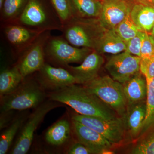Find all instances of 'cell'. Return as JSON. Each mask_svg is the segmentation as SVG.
Returning <instances> with one entry per match:
<instances>
[{
  "label": "cell",
  "instance_id": "1",
  "mask_svg": "<svg viewBox=\"0 0 154 154\" xmlns=\"http://www.w3.org/2000/svg\"><path fill=\"white\" fill-rule=\"evenodd\" d=\"M48 96L51 100L68 105L81 115L108 120L117 117L114 110L84 86L74 84L52 91Z\"/></svg>",
  "mask_w": 154,
  "mask_h": 154
},
{
  "label": "cell",
  "instance_id": "2",
  "mask_svg": "<svg viewBox=\"0 0 154 154\" xmlns=\"http://www.w3.org/2000/svg\"><path fill=\"white\" fill-rule=\"evenodd\" d=\"M38 33L61 31L62 24L50 0H28L25 9L14 23Z\"/></svg>",
  "mask_w": 154,
  "mask_h": 154
},
{
  "label": "cell",
  "instance_id": "3",
  "mask_svg": "<svg viewBox=\"0 0 154 154\" xmlns=\"http://www.w3.org/2000/svg\"><path fill=\"white\" fill-rule=\"evenodd\" d=\"M31 75L24 78L15 91L1 98V113L36 108L44 102L46 96L44 88L37 75Z\"/></svg>",
  "mask_w": 154,
  "mask_h": 154
},
{
  "label": "cell",
  "instance_id": "4",
  "mask_svg": "<svg viewBox=\"0 0 154 154\" xmlns=\"http://www.w3.org/2000/svg\"><path fill=\"white\" fill-rule=\"evenodd\" d=\"M84 86L101 101L122 117L127 108V102L122 84L109 76L96 77Z\"/></svg>",
  "mask_w": 154,
  "mask_h": 154
},
{
  "label": "cell",
  "instance_id": "5",
  "mask_svg": "<svg viewBox=\"0 0 154 154\" xmlns=\"http://www.w3.org/2000/svg\"><path fill=\"white\" fill-rule=\"evenodd\" d=\"M99 20L75 17L63 25L61 30L64 38L75 47L94 50L102 32Z\"/></svg>",
  "mask_w": 154,
  "mask_h": 154
},
{
  "label": "cell",
  "instance_id": "6",
  "mask_svg": "<svg viewBox=\"0 0 154 154\" xmlns=\"http://www.w3.org/2000/svg\"><path fill=\"white\" fill-rule=\"evenodd\" d=\"M93 51L87 48H78L70 44L62 35H51L45 45V60L64 68L70 63H82Z\"/></svg>",
  "mask_w": 154,
  "mask_h": 154
},
{
  "label": "cell",
  "instance_id": "7",
  "mask_svg": "<svg viewBox=\"0 0 154 154\" xmlns=\"http://www.w3.org/2000/svg\"><path fill=\"white\" fill-rule=\"evenodd\" d=\"M60 104L50 99L35 108L33 113L28 116L19 131L17 140L11 149L10 154H27L33 143L34 133L39 125L50 111L60 106Z\"/></svg>",
  "mask_w": 154,
  "mask_h": 154
},
{
  "label": "cell",
  "instance_id": "8",
  "mask_svg": "<svg viewBox=\"0 0 154 154\" xmlns=\"http://www.w3.org/2000/svg\"><path fill=\"white\" fill-rule=\"evenodd\" d=\"M51 31L39 34L37 38L20 54L15 64L23 78L38 72L45 63V47Z\"/></svg>",
  "mask_w": 154,
  "mask_h": 154
},
{
  "label": "cell",
  "instance_id": "9",
  "mask_svg": "<svg viewBox=\"0 0 154 154\" xmlns=\"http://www.w3.org/2000/svg\"><path fill=\"white\" fill-rule=\"evenodd\" d=\"M71 119L96 131L106 138L112 145L121 142L126 130L122 117L108 120L96 116L77 113L72 115Z\"/></svg>",
  "mask_w": 154,
  "mask_h": 154
},
{
  "label": "cell",
  "instance_id": "10",
  "mask_svg": "<svg viewBox=\"0 0 154 154\" xmlns=\"http://www.w3.org/2000/svg\"><path fill=\"white\" fill-rule=\"evenodd\" d=\"M140 57L124 51L111 57L105 68L113 79L123 84L140 72Z\"/></svg>",
  "mask_w": 154,
  "mask_h": 154
},
{
  "label": "cell",
  "instance_id": "11",
  "mask_svg": "<svg viewBox=\"0 0 154 154\" xmlns=\"http://www.w3.org/2000/svg\"><path fill=\"white\" fill-rule=\"evenodd\" d=\"M1 28L5 40L17 58L40 33L16 23L1 24Z\"/></svg>",
  "mask_w": 154,
  "mask_h": 154
},
{
  "label": "cell",
  "instance_id": "12",
  "mask_svg": "<svg viewBox=\"0 0 154 154\" xmlns=\"http://www.w3.org/2000/svg\"><path fill=\"white\" fill-rule=\"evenodd\" d=\"M102 8L99 21L105 30L115 29L130 15L133 3L129 0H101Z\"/></svg>",
  "mask_w": 154,
  "mask_h": 154
},
{
  "label": "cell",
  "instance_id": "13",
  "mask_svg": "<svg viewBox=\"0 0 154 154\" xmlns=\"http://www.w3.org/2000/svg\"><path fill=\"white\" fill-rule=\"evenodd\" d=\"M73 130L78 141L91 149L95 154H112L113 145L106 138L89 127L72 119Z\"/></svg>",
  "mask_w": 154,
  "mask_h": 154
},
{
  "label": "cell",
  "instance_id": "14",
  "mask_svg": "<svg viewBox=\"0 0 154 154\" xmlns=\"http://www.w3.org/2000/svg\"><path fill=\"white\" fill-rule=\"evenodd\" d=\"M36 75L44 88L52 91L77 84L75 77L67 69L53 66L47 63L37 72Z\"/></svg>",
  "mask_w": 154,
  "mask_h": 154
},
{
  "label": "cell",
  "instance_id": "15",
  "mask_svg": "<svg viewBox=\"0 0 154 154\" xmlns=\"http://www.w3.org/2000/svg\"><path fill=\"white\" fill-rule=\"evenodd\" d=\"M104 62L101 54L93 51L77 66L65 67L75 77L77 84L85 85L98 76V72Z\"/></svg>",
  "mask_w": 154,
  "mask_h": 154
},
{
  "label": "cell",
  "instance_id": "16",
  "mask_svg": "<svg viewBox=\"0 0 154 154\" xmlns=\"http://www.w3.org/2000/svg\"><path fill=\"white\" fill-rule=\"evenodd\" d=\"M146 102L143 101L127 106L126 113L122 116L126 130L133 138L138 137L146 114Z\"/></svg>",
  "mask_w": 154,
  "mask_h": 154
},
{
  "label": "cell",
  "instance_id": "17",
  "mask_svg": "<svg viewBox=\"0 0 154 154\" xmlns=\"http://www.w3.org/2000/svg\"><path fill=\"white\" fill-rule=\"evenodd\" d=\"M122 85L127 102V106L146 100V79L140 72Z\"/></svg>",
  "mask_w": 154,
  "mask_h": 154
},
{
  "label": "cell",
  "instance_id": "18",
  "mask_svg": "<svg viewBox=\"0 0 154 154\" xmlns=\"http://www.w3.org/2000/svg\"><path fill=\"white\" fill-rule=\"evenodd\" d=\"M105 30L96 42L94 50L100 54H116L125 51L126 42L119 36L115 29Z\"/></svg>",
  "mask_w": 154,
  "mask_h": 154
},
{
  "label": "cell",
  "instance_id": "19",
  "mask_svg": "<svg viewBox=\"0 0 154 154\" xmlns=\"http://www.w3.org/2000/svg\"><path fill=\"white\" fill-rule=\"evenodd\" d=\"M72 128V124L67 119H61L47 130L45 135V141L53 146H63L70 139Z\"/></svg>",
  "mask_w": 154,
  "mask_h": 154
},
{
  "label": "cell",
  "instance_id": "20",
  "mask_svg": "<svg viewBox=\"0 0 154 154\" xmlns=\"http://www.w3.org/2000/svg\"><path fill=\"white\" fill-rule=\"evenodd\" d=\"M130 16L142 31L149 32L154 25V7L138 2L135 3Z\"/></svg>",
  "mask_w": 154,
  "mask_h": 154
},
{
  "label": "cell",
  "instance_id": "21",
  "mask_svg": "<svg viewBox=\"0 0 154 154\" xmlns=\"http://www.w3.org/2000/svg\"><path fill=\"white\" fill-rule=\"evenodd\" d=\"M23 79L24 78L16 64L3 69L0 74L1 98L15 91Z\"/></svg>",
  "mask_w": 154,
  "mask_h": 154
},
{
  "label": "cell",
  "instance_id": "22",
  "mask_svg": "<svg viewBox=\"0 0 154 154\" xmlns=\"http://www.w3.org/2000/svg\"><path fill=\"white\" fill-rule=\"evenodd\" d=\"M147 95L146 114L142 128L138 138L154 134V78L146 79Z\"/></svg>",
  "mask_w": 154,
  "mask_h": 154
},
{
  "label": "cell",
  "instance_id": "23",
  "mask_svg": "<svg viewBox=\"0 0 154 154\" xmlns=\"http://www.w3.org/2000/svg\"><path fill=\"white\" fill-rule=\"evenodd\" d=\"M22 113L14 118L0 137V154H5L8 152L17 134L24 125L28 115Z\"/></svg>",
  "mask_w": 154,
  "mask_h": 154
},
{
  "label": "cell",
  "instance_id": "24",
  "mask_svg": "<svg viewBox=\"0 0 154 154\" xmlns=\"http://www.w3.org/2000/svg\"><path fill=\"white\" fill-rule=\"evenodd\" d=\"M28 0H5L0 9L1 24L14 23L25 9Z\"/></svg>",
  "mask_w": 154,
  "mask_h": 154
},
{
  "label": "cell",
  "instance_id": "25",
  "mask_svg": "<svg viewBox=\"0 0 154 154\" xmlns=\"http://www.w3.org/2000/svg\"><path fill=\"white\" fill-rule=\"evenodd\" d=\"M76 17L87 19L99 18L102 8L101 0H72Z\"/></svg>",
  "mask_w": 154,
  "mask_h": 154
},
{
  "label": "cell",
  "instance_id": "26",
  "mask_svg": "<svg viewBox=\"0 0 154 154\" xmlns=\"http://www.w3.org/2000/svg\"><path fill=\"white\" fill-rule=\"evenodd\" d=\"M63 26L76 17L72 0H50Z\"/></svg>",
  "mask_w": 154,
  "mask_h": 154
},
{
  "label": "cell",
  "instance_id": "27",
  "mask_svg": "<svg viewBox=\"0 0 154 154\" xmlns=\"http://www.w3.org/2000/svg\"><path fill=\"white\" fill-rule=\"evenodd\" d=\"M114 29L119 36L125 42L134 38L140 31H141L133 22L130 15Z\"/></svg>",
  "mask_w": 154,
  "mask_h": 154
},
{
  "label": "cell",
  "instance_id": "28",
  "mask_svg": "<svg viewBox=\"0 0 154 154\" xmlns=\"http://www.w3.org/2000/svg\"><path fill=\"white\" fill-rule=\"evenodd\" d=\"M131 153L154 154V134L141 140L133 148Z\"/></svg>",
  "mask_w": 154,
  "mask_h": 154
},
{
  "label": "cell",
  "instance_id": "29",
  "mask_svg": "<svg viewBox=\"0 0 154 154\" xmlns=\"http://www.w3.org/2000/svg\"><path fill=\"white\" fill-rule=\"evenodd\" d=\"M145 32L140 31L137 35L126 42V48L125 51L131 54L140 57L141 49L144 36Z\"/></svg>",
  "mask_w": 154,
  "mask_h": 154
},
{
  "label": "cell",
  "instance_id": "30",
  "mask_svg": "<svg viewBox=\"0 0 154 154\" xmlns=\"http://www.w3.org/2000/svg\"><path fill=\"white\" fill-rule=\"evenodd\" d=\"M154 54V37L145 32L141 49L140 58H147Z\"/></svg>",
  "mask_w": 154,
  "mask_h": 154
},
{
  "label": "cell",
  "instance_id": "31",
  "mask_svg": "<svg viewBox=\"0 0 154 154\" xmlns=\"http://www.w3.org/2000/svg\"><path fill=\"white\" fill-rule=\"evenodd\" d=\"M140 70L146 79L154 78V54L147 58H141Z\"/></svg>",
  "mask_w": 154,
  "mask_h": 154
},
{
  "label": "cell",
  "instance_id": "32",
  "mask_svg": "<svg viewBox=\"0 0 154 154\" xmlns=\"http://www.w3.org/2000/svg\"><path fill=\"white\" fill-rule=\"evenodd\" d=\"M67 153L69 154H93L91 149L83 144L79 142L75 143L70 146Z\"/></svg>",
  "mask_w": 154,
  "mask_h": 154
},
{
  "label": "cell",
  "instance_id": "33",
  "mask_svg": "<svg viewBox=\"0 0 154 154\" xmlns=\"http://www.w3.org/2000/svg\"><path fill=\"white\" fill-rule=\"evenodd\" d=\"M140 2L154 7V0H137Z\"/></svg>",
  "mask_w": 154,
  "mask_h": 154
},
{
  "label": "cell",
  "instance_id": "34",
  "mask_svg": "<svg viewBox=\"0 0 154 154\" xmlns=\"http://www.w3.org/2000/svg\"><path fill=\"white\" fill-rule=\"evenodd\" d=\"M5 0H0V9L2 7L3 4Z\"/></svg>",
  "mask_w": 154,
  "mask_h": 154
},
{
  "label": "cell",
  "instance_id": "35",
  "mask_svg": "<svg viewBox=\"0 0 154 154\" xmlns=\"http://www.w3.org/2000/svg\"><path fill=\"white\" fill-rule=\"evenodd\" d=\"M151 35L154 37V25L153 26V28L151 30Z\"/></svg>",
  "mask_w": 154,
  "mask_h": 154
},
{
  "label": "cell",
  "instance_id": "36",
  "mask_svg": "<svg viewBox=\"0 0 154 154\" xmlns=\"http://www.w3.org/2000/svg\"><path fill=\"white\" fill-rule=\"evenodd\" d=\"M136 1H137V0H136Z\"/></svg>",
  "mask_w": 154,
  "mask_h": 154
}]
</instances>
